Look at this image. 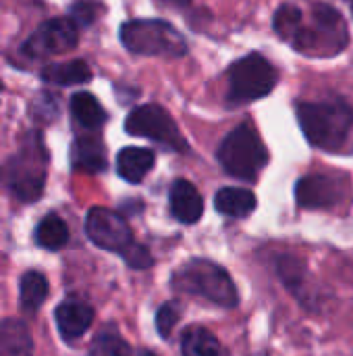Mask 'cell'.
<instances>
[{"label":"cell","instance_id":"obj_1","mask_svg":"<svg viewBox=\"0 0 353 356\" xmlns=\"http://www.w3.org/2000/svg\"><path fill=\"white\" fill-rule=\"evenodd\" d=\"M298 121L308 142L322 150H339L353 125L352 106L343 100L335 102H302Z\"/></svg>","mask_w":353,"mask_h":356},{"label":"cell","instance_id":"obj_2","mask_svg":"<svg viewBox=\"0 0 353 356\" xmlns=\"http://www.w3.org/2000/svg\"><path fill=\"white\" fill-rule=\"evenodd\" d=\"M171 284L179 292L202 296L212 305L225 309H235L239 305V294L229 273L206 259H191L185 265H181L173 273Z\"/></svg>","mask_w":353,"mask_h":356},{"label":"cell","instance_id":"obj_3","mask_svg":"<svg viewBox=\"0 0 353 356\" xmlns=\"http://www.w3.org/2000/svg\"><path fill=\"white\" fill-rule=\"evenodd\" d=\"M48 152L40 131H29L6 163V184L23 202H35L46 186Z\"/></svg>","mask_w":353,"mask_h":356},{"label":"cell","instance_id":"obj_4","mask_svg":"<svg viewBox=\"0 0 353 356\" xmlns=\"http://www.w3.org/2000/svg\"><path fill=\"white\" fill-rule=\"evenodd\" d=\"M123 46L141 56H166L179 58L187 54L185 38L166 21L160 19H131L121 25Z\"/></svg>","mask_w":353,"mask_h":356},{"label":"cell","instance_id":"obj_5","mask_svg":"<svg viewBox=\"0 0 353 356\" xmlns=\"http://www.w3.org/2000/svg\"><path fill=\"white\" fill-rule=\"evenodd\" d=\"M216 156L229 175L243 181H254L268 163V150L250 123H241L229 131V136L221 142Z\"/></svg>","mask_w":353,"mask_h":356},{"label":"cell","instance_id":"obj_6","mask_svg":"<svg viewBox=\"0 0 353 356\" xmlns=\"http://www.w3.org/2000/svg\"><path fill=\"white\" fill-rule=\"evenodd\" d=\"M279 73L262 54H248L235 60L227 73V98L231 104H248L264 98L277 86Z\"/></svg>","mask_w":353,"mask_h":356},{"label":"cell","instance_id":"obj_7","mask_svg":"<svg viewBox=\"0 0 353 356\" xmlns=\"http://www.w3.org/2000/svg\"><path fill=\"white\" fill-rule=\"evenodd\" d=\"M125 131L129 136L154 140L179 152L187 150V142L183 140L177 123L158 104H144V106L133 108L125 119Z\"/></svg>","mask_w":353,"mask_h":356},{"label":"cell","instance_id":"obj_8","mask_svg":"<svg viewBox=\"0 0 353 356\" xmlns=\"http://www.w3.org/2000/svg\"><path fill=\"white\" fill-rule=\"evenodd\" d=\"M85 234L89 242L96 244L98 248L108 252H119L121 257H125L135 246L129 223L117 211L104 207H94L87 211Z\"/></svg>","mask_w":353,"mask_h":356},{"label":"cell","instance_id":"obj_9","mask_svg":"<svg viewBox=\"0 0 353 356\" xmlns=\"http://www.w3.org/2000/svg\"><path fill=\"white\" fill-rule=\"evenodd\" d=\"M79 44V27L75 21L67 19H50L44 21L23 44L21 54L37 60L50 54H62L73 50Z\"/></svg>","mask_w":353,"mask_h":356},{"label":"cell","instance_id":"obj_10","mask_svg":"<svg viewBox=\"0 0 353 356\" xmlns=\"http://www.w3.org/2000/svg\"><path fill=\"white\" fill-rule=\"evenodd\" d=\"M347 44V27L339 10L329 4L314 6V25L310 31H300L293 46L298 50L308 48H329L331 52H339Z\"/></svg>","mask_w":353,"mask_h":356},{"label":"cell","instance_id":"obj_11","mask_svg":"<svg viewBox=\"0 0 353 356\" xmlns=\"http://www.w3.org/2000/svg\"><path fill=\"white\" fill-rule=\"evenodd\" d=\"M345 194V186L331 175H306L295 186V200L302 209H333Z\"/></svg>","mask_w":353,"mask_h":356},{"label":"cell","instance_id":"obj_12","mask_svg":"<svg viewBox=\"0 0 353 356\" xmlns=\"http://www.w3.org/2000/svg\"><path fill=\"white\" fill-rule=\"evenodd\" d=\"M54 319H56V327H58L60 336L67 342H71V340L81 338L92 327L94 309L79 298H67L56 307Z\"/></svg>","mask_w":353,"mask_h":356},{"label":"cell","instance_id":"obj_13","mask_svg":"<svg viewBox=\"0 0 353 356\" xmlns=\"http://www.w3.org/2000/svg\"><path fill=\"white\" fill-rule=\"evenodd\" d=\"M171 213L177 221L191 225L200 221L204 213V198L196 190V186L187 179H177L171 186Z\"/></svg>","mask_w":353,"mask_h":356},{"label":"cell","instance_id":"obj_14","mask_svg":"<svg viewBox=\"0 0 353 356\" xmlns=\"http://www.w3.org/2000/svg\"><path fill=\"white\" fill-rule=\"evenodd\" d=\"M154 163L156 154L150 148L127 146L117 154V173L129 184H139L152 171Z\"/></svg>","mask_w":353,"mask_h":356},{"label":"cell","instance_id":"obj_15","mask_svg":"<svg viewBox=\"0 0 353 356\" xmlns=\"http://www.w3.org/2000/svg\"><path fill=\"white\" fill-rule=\"evenodd\" d=\"M33 340L29 327L21 319L0 321V356H31Z\"/></svg>","mask_w":353,"mask_h":356},{"label":"cell","instance_id":"obj_16","mask_svg":"<svg viewBox=\"0 0 353 356\" xmlns=\"http://www.w3.org/2000/svg\"><path fill=\"white\" fill-rule=\"evenodd\" d=\"M71 165L75 171L100 173L106 169V150L98 138H79L71 150Z\"/></svg>","mask_w":353,"mask_h":356},{"label":"cell","instance_id":"obj_17","mask_svg":"<svg viewBox=\"0 0 353 356\" xmlns=\"http://www.w3.org/2000/svg\"><path fill=\"white\" fill-rule=\"evenodd\" d=\"M42 79L54 86H79L92 79V69L85 60H67V63H52L42 69Z\"/></svg>","mask_w":353,"mask_h":356},{"label":"cell","instance_id":"obj_18","mask_svg":"<svg viewBox=\"0 0 353 356\" xmlns=\"http://www.w3.org/2000/svg\"><path fill=\"white\" fill-rule=\"evenodd\" d=\"M258 200L252 190L243 188H223L214 196V209L227 217H246L256 209Z\"/></svg>","mask_w":353,"mask_h":356},{"label":"cell","instance_id":"obj_19","mask_svg":"<svg viewBox=\"0 0 353 356\" xmlns=\"http://www.w3.org/2000/svg\"><path fill=\"white\" fill-rule=\"evenodd\" d=\"M71 113L75 121L85 129H100L106 123V111L98 98L89 92H77L71 98Z\"/></svg>","mask_w":353,"mask_h":356},{"label":"cell","instance_id":"obj_20","mask_svg":"<svg viewBox=\"0 0 353 356\" xmlns=\"http://www.w3.org/2000/svg\"><path fill=\"white\" fill-rule=\"evenodd\" d=\"M48 280L40 271H25L19 284V302L25 313H35L48 298Z\"/></svg>","mask_w":353,"mask_h":356},{"label":"cell","instance_id":"obj_21","mask_svg":"<svg viewBox=\"0 0 353 356\" xmlns=\"http://www.w3.org/2000/svg\"><path fill=\"white\" fill-rule=\"evenodd\" d=\"M183 356H227L218 338L204 327H189L181 338Z\"/></svg>","mask_w":353,"mask_h":356},{"label":"cell","instance_id":"obj_22","mask_svg":"<svg viewBox=\"0 0 353 356\" xmlns=\"http://www.w3.org/2000/svg\"><path fill=\"white\" fill-rule=\"evenodd\" d=\"M33 238H35V244L40 248L60 250L69 242V227L58 215L50 213L44 219H40V223H37V227L33 232Z\"/></svg>","mask_w":353,"mask_h":356},{"label":"cell","instance_id":"obj_23","mask_svg":"<svg viewBox=\"0 0 353 356\" xmlns=\"http://www.w3.org/2000/svg\"><path fill=\"white\" fill-rule=\"evenodd\" d=\"M302 27H304V13L298 6L283 4V6L277 8V13H275V29L283 40L293 44L295 38L300 35Z\"/></svg>","mask_w":353,"mask_h":356},{"label":"cell","instance_id":"obj_24","mask_svg":"<svg viewBox=\"0 0 353 356\" xmlns=\"http://www.w3.org/2000/svg\"><path fill=\"white\" fill-rule=\"evenodd\" d=\"M87 356H131V348L117 332H102L94 338Z\"/></svg>","mask_w":353,"mask_h":356},{"label":"cell","instance_id":"obj_25","mask_svg":"<svg viewBox=\"0 0 353 356\" xmlns=\"http://www.w3.org/2000/svg\"><path fill=\"white\" fill-rule=\"evenodd\" d=\"M277 271H279V277L283 280V284L291 290L300 288L304 282V265L298 259L283 257L277 265Z\"/></svg>","mask_w":353,"mask_h":356},{"label":"cell","instance_id":"obj_26","mask_svg":"<svg viewBox=\"0 0 353 356\" xmlns=\"http://www.w3.org/2000/svg\"><path fill=\"white\" fill-rule=\"evenodd\" d=\"M179 317H181V311H179V305L177 302H164L158 313H156V332L166 340L171 338L175 325L179 323Z\"/></svg>","mask_w":353,"mask_h":356},{"label":"cell","instance_id":"obj_27","mask_svg":"<svg viewBox=\"0 0 353 356\" xmlns=\"http://www.w3.org/2000/svg\"><path fill=\"white\" fill-rule=\"evenodd\" d=\"M100 10H102V6L98 2L81 0V2H75L69 8V19L75 21L77 27H87V25H92L100 17Z\"/></svg>","mask_w":353,"mask_h":356},{"label":"cell","instance_id":"obj_28","mask_svg":"<svg viewBox=\"0 0 353 356\" xmlns=\"http://www.w3.org/2000/svg\"><path fill=\"white\" fill-rule=\"evenodd\" d=\"M58 113V100L52 92H42L31 102V117L37 121H52Z\"/></svg>","mask_w":353,"mask_h":356},{"label":"cell","instance_id":"obj_29","mask_svg":"<svg viewBox=\"0 0 353 356\" xmlns=\"http://www.w3.org/2000/svg\"><path fill=\"white\" fill-rule=\"evenodd\" d=\"M123 259H125V263H127L129 267H133V269H148V267H152V254L148 252L146 246H141V244H137V242H135V246H133Z\"/></svg>","mask_w":353,"mask_h":356},{"label":"cell","instance_id":"obj_30","mask_svg":"<svg viewBox=\"0 0 353 356\" xmlns=\"http://www.w3.org/2000/svg\"><path fill=\"white\" fill-rule=\"evenodd\" d=\"M162 2H166V4H173V6H187L191 0H162Z\"/></svg>","mask_w":353,"mask_h":356},{"label":"cell","instance_id":"obj_31","mask_svg":"<svg viewBox=\"0 0 353 356\" xmlns=\"http://www.w3.org/2000/svg\"><path fill=\"white\" fill-rule=\"evenodd\" d=\"M137 356H158V355H154V353H150V350H141Z\"/></svg>","mask_w":353,"mask_h":356},{"label":"cell","instance_id":"obj_32","mask_svg":"<svg viewBox=\"0 0 353 356\" xmlns=\"http://www.w3.org/2000/svg\"><path fill=\"white\" fill-rule=\"evenodd\" d=\"M0 94H2V83H0Z\"/></svg>","mask_w":353,"mask_h":356},{"label":"cell","instance_id":"obj_33","mask_svg":"<svg viewBox=\"0 0 353 356\" xmlns=\"http://www.w3.org/2000/svg\"><path fill=\"white\" fill-rule=\"evenodd\" d=\"M350 2H352V4H353V0H350Z\"/></svg>","mask_w":353,"mask_h":356}]
</instances>
